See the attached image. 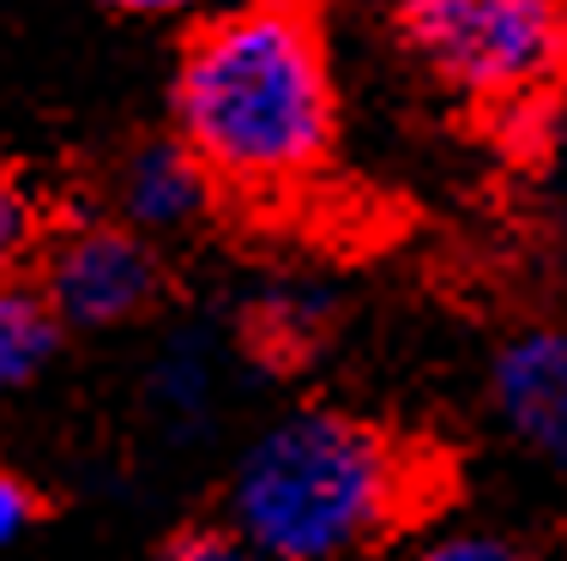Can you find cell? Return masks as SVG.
<instances>
[{
	"label": "cell",
	"instance_id": "cell-4",
	"mask_svg": "<svg viewBox=\"0 0 567 561\" xmlns=\"http://www.w3.org/2000/svg\"><path fill=\"white\" fill-rule=\"evenodd\" d=\"M37 284L66 326H121L140 320L164 290V266L145 230L133 224H66L37 253Z\"/></svg>",
	"mask_w": 567,
	"mask_h": 561
},
{
	"label": "cell",
	"instance_id": "cell-1",
	"mask_svg": "<svg viewBox=\"0 0 567 561\" xmlns=\"http://www.w3.org/2000/svg\"><path fill=\"white\" fill-rule=\"evenodd\" d=\"M169 110L229 194L284 199L308 187L339 145L327 37L308 0H241L206 19L182 49Z\"/></svg>",
	"mask_w": 567,
	"mask_h": 561
},
{
	"label": "cell",
	"instance_id": "cell-12",
	"mask_svg": "<svg viewBox=\"0 0 567 561\" xmlns=\"http://www.w3.org/2000/svg\"><path fill=\"white\" fill-rule=\"evenodd\" d=\"M248 538L241 531H218V526H187L157 550V561H248Z\"/></svg>",
	"mask_w": 567,
	"mask_h": 561
},
{
	"label": "cell",
	"instance_id": "cell-13",
	"mask_svg": "<svg viewBox=\"0 0 567 561\" xmlns=\"http://www.w3.org/2000/svg\"><path fill=\"white\" fill-rule=\"evenodd\" d=\"M37 519H43V496H37L19 471H7V477H0V538L19 543Z\"/></svg>",
	"mask_w": 567,
	"mask_h": 561
},
{
	"label": "cell",
	"instance_id": "cell-10",
	"mask_svg": "<svg viewBox=\"0 0 567 561\" xmlns=\"http://www.w3.org/2000/svg\"><path fill=\"white\" fill-rule=\"evenodd\" d=\"M157 411H169V417H199V405H206L212 393V374H206V356L199 351H169L164 363H157Z\"/></svg>",
	"mask_w": 567,
	"mask_h": 561
},
{
	"label": "cell",
	"instance_id": "cell-11",
	"mask_svg": "<svg viewBox=\"0 0 567 561\" xmlns=\"http://www.w3.org/2000/svg\"><path fill=\"white\" fill-rule=\"evenodd\" d=\"M411 561H544V555L502 538V531H447V538H429Z\"/></svg>",
	"mask_w": 567,
	"mask_h": 561
},
{
	"label": "cell",
	"instance_id": "cell-5",
	"mask_svg": "<svg viewBox=\"0 0 567 561\" xmlns=\"http://www.w3.org/2000/svg\"><path fill=\"white\" fill-rule=\"evenodd\" d=\"M495 417L519 447L567 465V326H525L489 363Z\"/></svg>",
	"mask_w": 567,
	"mask_h": 561
},
{
	"label": "cell",
	"instance_id": "cell-8",
	"mask_svg": "<svg viewBox=\"0 0 567 561\" xmlns=\"http://www.w3.org/2000/svg\"><path fill=\"white\" fill-rule=\"evenodd\" d=\"M320 326H327V297H315V290L284 284V290H272V297L254 302V339H260L272 356L308 351V344L320 339Z\"/></svg>",
	"mask_w": 567,
	"mask_h": 561
},
{
	"label": "cell",
	"instance_id": "cell-14",
	"mask_svg": "<svg viewBox=\"0 0 567 561\" xmlns=\"http://www.w3.org/2000/svg\"><path fill=\"white\" fill-rule=\"evenodd\" d=\"M115 12H133V19H175V12H194L206 0H110Z\"/></svg>",
	"mask_w": 567,
	"mask_h": 561
},
{
	"label": "cell",
	"instance_id": "cell-9",
	"mask_svg": "<svg viewBox=\"0 0 567 561\" xmlns=\"http://www.w3.org/2000/svg\"><path fill=\"white\" fill-rule=\"evenodd\" d=\"M49 206L31 194V181L24 176H7L0 181V253H7V266L19 272L31 253H43V242H49Z\"/></svg>",
	"mask_w": 567,
	"mask_h": 561
},
{
	"label": "cell",
	"instance_id": "cell-2",
	"mask_svg": "<svg viewBox=\"0 0 567 561\" xmlns=\"http://www.w3.org/2000/svg\"><path fill=\"white\" fill-rule=\"evenodd\" d=\"M423 459L344 411H296L236 465L229 519L254 555L339 561L369 550L423 507Z\"/></svg>",
	"mask_w": 567,
	"mask_h": 561
},
{
	"label": "cell",
	"instance_id": "cell-6",
	"mask_svg": "<svg viewBox=\"0 0 567 561\" xmlns=\"http://www.w3.org/2000/svg\"><path fill=\"white\" fill-rule=\"evenodd\" d=\"M212 194H218V176L182 133L133 145L115 169V211L121 224H133L145 236H169L199 224L212 211Z\"/></svg>",
	"mask_w": 567,
	"mask_h": 561
},
{
	"label": "cell",
	"instance_id": "cell-3",
	"mask_svg": "<svg viewBox=\"0 0 567 561\" xmlns=\"http://www.w3.org/2000/svg\"><path fill=\"white\" fill-rule=\"evenodd\" d=\"M399 43L453 97L525 110L567 79V0H404Z\"/></svg>",
	"mask_w": 567,
	"mask_h": 561
},
{
	"label": "cell",
	"instance_id": "cell-7",
	"mask_svg": "<svg viewBox=\"0 0 567 561\" xmlns=\"http://www.w3.org/2000/svg\"><path fill=\"white\" fill-rule=\"evenodd\" d=\"M61 326H66V320H61L55 302H49V290L12 278L7 297H0V381H7V386H31L37 374L55 363Z\"/></svg>",
	"mask_w": 567,
	"mask_h": 561
}]
</instances>
